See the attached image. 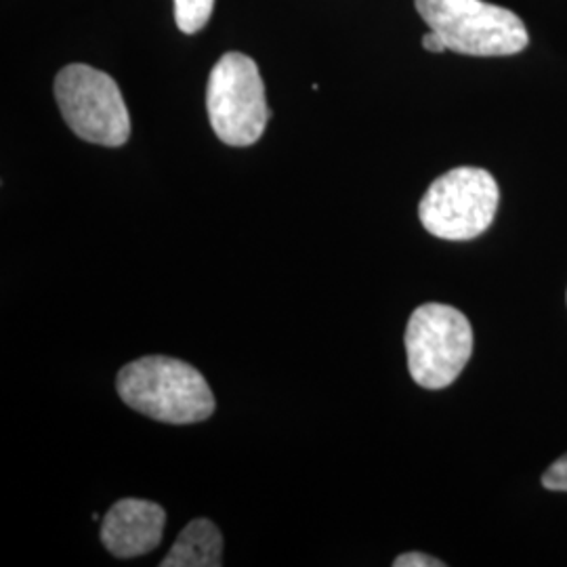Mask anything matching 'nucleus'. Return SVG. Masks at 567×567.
I'll return each mask as SVG.
<instances>
[{
    "instance_id": "nucleus-1",
    "label": "nucleus",
    "mask_w": 567,
    "mask_h": 567,
    "mask_svg": "<svg viewBox=\"0 0 567 567\" xmlns=\"http://www.w3.org/2000/svg\"><path fill=\"white\" fill-rule=\"evenodd\" d=\"M122 402L168 425H192L215 412V395L194 365L177 358L145 355L124 365L116 379Z\"/></svg>"
},
{
    "instance_id": "nucleus-2",
    "label": "nucleus",
    "mask_w": 567,
    "mask_h": 567,
    "mask_svg": "<svg viewBox=\"0 0 567 567\" xmlns=\"http://www.w3.org/2000/svg\"><path fill=\"white\" fill-rule=\"evenodd\" d=\"M419 16L442 34L447 51L473 58H507L527 47L517 13L484 0H414Z\"/></svg>"
},
{
    "instance_id": "nucleus-3",
    "label": "nucleus",
    "mask_w": 567,
    "mask_h": 567,
    "mask_svg": "<svg viewBox=\"0 0 567 567\" xmlns=\"http://www.w3.org/2000/svg\"><path fill=\"white\" fill-rule=\"evenodd\" d=\"M498 203V183L487 171L458 166L429 185L419 204V217L431 236L465 243L486 231Z\"/></svg>"
},
{
    "instance_id": "nucleus-4",
    "label": "nucleus",
    "mask_w": 567,
    "mask_h": 567,
    "mask_svg": "<svg viewBox=\"0 0 567 567\" xmlns=\"http://www.w3.org/2000/svg\"><path fill=\"white\" fill-rule=\"evenodd\" d=\"M405 353L419 385L444 389L465 370L473 353V328L465 313L450 305H421L405 328Z\"/></svg>"
},
{
    "instance_id": "nucleus-5",
    "label": "nucleus",
    "mask_w": 567,
    "mask_h": 567,
    "mask_svg": "<svg viewBox=\"0 0 567 567\" xmlns=\"http://www.w3.org/2000/svg\"><path fill=\"white\" fill-rule=\"evenodd\" d=\"M63 121L82 142L121 147L131 137V116L116 81L102 70L70 63L55 79Z\"/></svg>"
},
{
    "instance_id": "nucleus-6",
    "label": "nucleus",
    "mask_w": 567,
    "mask_h": 567,
    "mask_svg": "<svg viewBox=\"0 0 567 567\" xmlns=\"http://www.w3.org/2000/svg\"><path fill=\"white\" fill-rule=\"evenodd\" d=\"M206 110L221 142L231 147L259 142L269 121V107L257 63L243 53H225L208 76Z\"/></svg>"
},
{
    "instance_id": "nucleus-7",
    "label": "nucleus",
    "mask_w": 567,
    "mask_h": 567,
    "mask_svg": "<svg viewBox=\"0 0 567 567\" xmlns=\"http://www.w3.org/2000/svg\"><path fill=\"white\" fill-rule=\"evenodd\" d=\"M166 513L142 498H122L105 513L102 543L114 557L133 559L152 553L163 540Z\"/></svg>"
},
{
    "instance_id": "nucleus-8",
    "label": "nucleus",
    "mask_w": 567,
    "mask_h": 567,
    "mask_svg": "<svg viewBox=\"0 0 567 567\" xmlns=\"http://www.w3.org/2000/svg\"><path fill=\"white\" fill-rule=\"evenodd\" d=\"M163 567L224 566V536L208 519H194L183 527L175 545L164 557Z\"/></svg>"
},
{
    "instance_id": "nucleus-9",
    "label": "nucleus",
    "mask_w": 567,
    "mask_h": 567,
    "mask_svg": "<svg viewBox=\"0 0 567 567\" xmlns=\"http://www.w3.org/2000/svg\"><path fill=\"white\" fill-rule=\"evenodd\" d=\"M175 21L183 34H196L210 20L215 0H173Z\"/></svg>"
},
{
    "instance_id": "nucleus-10",
    "label": "nucleus",
    "mask_w": 567,
    "mask_h": 567,
    "mask_svg": "<svg viewBox=\"0 0 567 567\" xmlns=\"http://www.w3.org/2000/svg\"><path fill=\"white\" fill-rule=\"evenodd\" d=\"M543 486L550 492H567V454L557 458L543 475Z\"/></svg>"
},
{
    "instance_id": "nucleus-11",
    "label": "nucleus",
    "mask_w": 567,
    "mask_h": 567,
    "mask_svg": "<svg viewBox=\"0 0 567 567\" xmlns=\"http://www.w3.org/2000/svg\"><path fill=\"white\" fill-rule=\"evenodd\" d=\"M393 566L395 567H444L446 564L444 561H440V559H435V557H429L425 553H405V555H400L395 561H393Z\"/></svg>"
},
{
    "instance_id": "nucleus-12",
    "label": "nucleus",
    "mask_w": 567,
    "mask_h": 567,
    "mask_svg": "<svg viewBox=\"0 0 567 567\" xmlns=\"http://www.w3.org/2000/svg\"><path fill=\"white\" fill-rule=\"evenodd\" d=\"M423 47H425V51H431V53H444V51H447L446 41L435 30H431L429 34H425Z\"/></svg>"
}]
</instances>
